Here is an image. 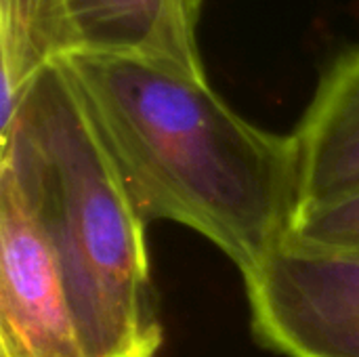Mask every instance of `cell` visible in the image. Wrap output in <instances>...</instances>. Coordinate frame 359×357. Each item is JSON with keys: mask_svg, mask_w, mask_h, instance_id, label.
<instances>
[{"mask_svg": "<svg viewBox=\"0 0 359 357\" xmlns=\"http://www.w3.org/2000/svg\"><path fill=\"white\" fill-rule=\"evenodd\" d=\"M67 55L61 0H0V128L11 122L38 72Z\"/></svg>", "mask_w": 359, "mask_h": 357, "instance_id": "52a82bcc", "label": "cell"}, {"mask_svg": "<svg viewBox=\"0 0 359 357\" xmlns=\"http://www.w3.org/2000/svg\"><path fill=\"white\" fill-rule=\"evenodd\" d=\"M292 135L299 147V210L359 191V46L326 67Z\"/></svg>", "mask_w": 359, "mask_h": 357, "instance_id": "8992f818", "label": "cell"}, {"mask_svg": "<svg viewBox=\"0 0 359 357\" xmlns=\"http://www.w3.org/2000/svg\"><path fill=\"white\" fill-rule=\"evenodd\" d=\"M0 170L48 234L86 356H158L147 223L61 59L38 72L0 128Z\"/></svg>", "mask_w": 359, "mask_h": 357, "instance_id": "7a4b0ae2", "label": "cell"}, {"mask_svg": "<svg viewBox=\"0 0 359 357\" xmlns=\"http://www.w3.org/2000/svg\"><path fill=\"white\" fill-rule=\"evenodd\" d=\"M90 120L141 217L185 225L250 278L299 213L294 135L255 126L206 78L175 67L67 55Z\"/></svg>", "mask_w": 359, "mask_h": 357, "instance_id": "6da1fadb", "label": "cell"}, {"mask_svg": "<svg viewBox=\"0 0 359 357\" xmlns=\"http://www.w3.org/2000/svg\"><path fill=\"white\" fill-rule=\"evenodd\" d=\"M0 357H88L48 234L19 183L2 170Z\"/></svg>", "mask_w": 359, "mask_h": 357, "instance_id": "277c9868", "label": "cell"}, {"mask_svg": "<svg viewBox=\"0 0 359 357\" xmlns=\"http://www.w3.org/2000/svg\"><path fill=\"white\" fill-rule=\"evenodd\" d=\"M282 246L320 255L359 257V191L299 210Z\"/></svg>", "mask_w": 359, "mask_h": 357, "instance_id": "ba28073f", "label": "cell"}, {"mask_svg": "<svg viewBox=\"0 0 359 357\" xmlns=\"http://www.w3.org/2000/svg\"><path fill=\"white\" fill-rule=\"evenodd\" d=\"M244 286L261 347L286 357H359V257L280 246Z\"/></svg>", "mask_w": 359, "mask_h": 357, "instance_id": "3957f363", "label": "cell"}, {"mask_svg": "<svg viewBox=\"0 0 359 357\" xmlns=\"http://www.w3.org/2000/svg\"><path fill=\"white\" fill-rule=\"evenodd\" d=\"M202 4L204 0H61L69 55L141 59L206 78L196 38Z\"/></svg>", "mask_w": 359, "mask_h": 357, "instance_id": "5b68a950", "label": "cell"}]
</instances>
